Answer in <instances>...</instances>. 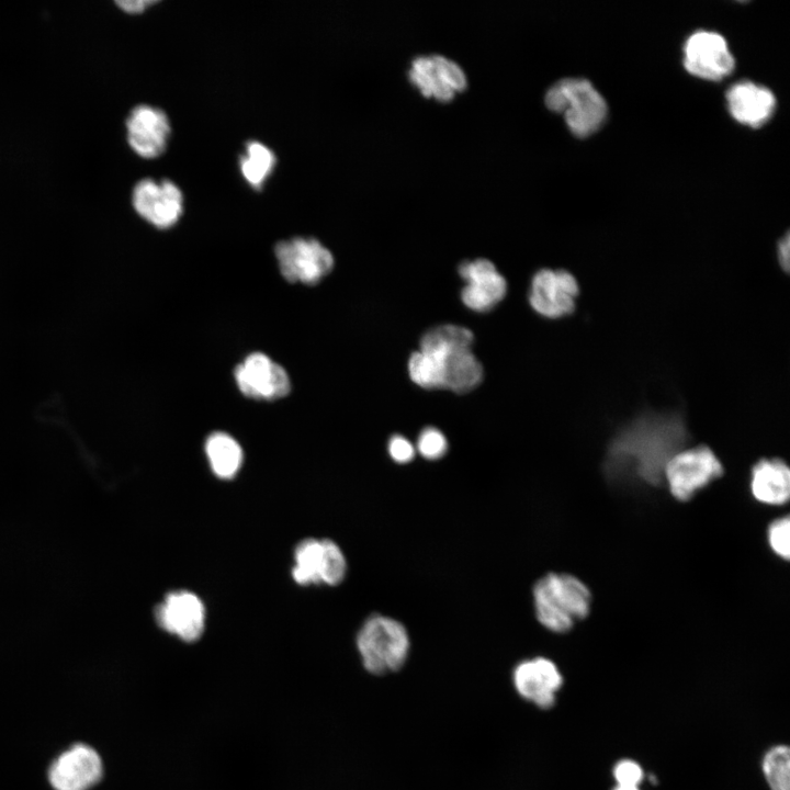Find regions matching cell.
<instances>
[{"label":"cell","mask_w":790,"mask_h":790,"mask_svg":"<svg viewBox=\"0 0 790 790\" xmlns=\"http://www.w3.org/2000/svg\"><path fill=\"white\" fill-rule=\"evenodd\" d=\"M679 411H644L623 425L608 444L605 472L616 482L661 485L668 460L688 441Z\"/></svg>","instance_id":"1"},{"label":"cell","mask_w":790,"mask_h":790,"mask_svg":"<svg viewBox=\"0 0 790 790\" xmlns=\"http://www.w3.org/2000/svg\"><path fill=\"white\" fill-rule=\"evenodd\" d=\"M473 340V332L462 326L429 329L421 337L420 350L408 360L409 377L428 390L472 391L483 379V366L471 350Z\"/></svg>","instance_id":"2"},{"label":"cell","mask_w":790,"mask_h":790,"mask_svg":"<svg viewBox=\"0 0 790 790\" xmlns=\"http://www.w3.org/2000/svg\"><path fill=\"white\" fill-rule=\"evenodd\" d=\"M539 623L554 633L569 632L590 613L592 594L577 576L551 572L540 577L532 589Z\"/></svg>","instance_id":"3"},{"label":"cell","mask_w":790,"mask_h":790,"mask_svg":"<svg viewBox=\"0 0 790 790\" xmlns=\"http://www.w3.org/2000/svg\"><path fill=\"white\" fill-rule=\"evenodd\" d=\"M362 665L381 676L400 669L407 661L410 640L405 625L394 618L375 613L360 628L356 639Z\"/></svg>","instance_id":"4"},{"label":"cell","mask_w":790,"mask_h":790,"mask_svg":"<svg viewBox=\"0 0 790 790\" xmlns=\"http://www.w3.org/2000/svg\"><path fill=\"white\" fill-rule=\"evenodd\" d=\"M546 106L564 113L569 131L577 137L597 132L607 117V103L594 86L583 78H564L548 89Z\"/></svg>","instance_id":"5"},{"label":"cell","mask_w":790,"mask_h":790,"mask_svg":"<svg viewBox=\"0 0 790 790\" xmlns=\"http://www.w3.org/2000/svg\"><path fill=\"white\" fill-rule=\"evenodd\" d=\"M723 473V464L714 451L698 444L680 449L668 460L663 481L676 500L688 501Z\"/></svg>","instance_id":"6"},{"label":"cell","mask_w":790,"mask_h":790,"mask_svg":"<svg viewBox=\"0 0 790 790\" xmlns=\"http://www.w3.org/2000/svg\"><path fill=\"white\" fill-rule=\"evenodd\" d=\"M105 766L97 748L75 742L49 763L46 779L53 790H91L104 777Z\"/></svg>","instance_id":"7"},{"label":"cell","mask_w":790,"mask_h":790,"mask_svg":"<svg viewBox=\"0 0 790 790\" xmlns=\"http://www.w3.org/2000/svg\"><path fill=\"white\" fill-rule=\"evenodd\" d=\"M274 255L282 276L289 282L316 284L334 267L331 252L314 238L279 241Z\"/></svg>","instance_id":"8"},{"label":"cell","mask_w":790,"mask_h":790,"mask_svg":"<svg viewBox=\"0 0 790 790\" xmlns=\"http://www.w3.org/2000/svg\"><path fill=\"white\" fill-rule=\"evenodd\" d=\"M578 294V282L571 272L542 269L532 278L529 303L544 317L561 318L575 311Z\"/></svg>","instance_id":"9"},{"label":"cell","mask_w":790,"mask_h":790,"mask_svg":"<svg viewBox=\"0 0 790 790\" xmlns=\"http://www.w3.org/2000/svg\"><path fill=\"white\" fill-rule=\"evenodd\" d=\"M408 78L424 95L439 101L451 100L466 86L463 68L453 59L440 54L415 57L408 69Z\"/></svg>","instance_id":"10"},{"label":"cell","mask_w":790,"mask_h":790,"mask_svg":"<svg viewBox=\"0 0 790 790\" xmlns=\"http://www.w3.org/2000/svg\"><path fill=\"white\" fill-rule=\"evenodd\" d=\"M132 203L138 215L158 228L173 226L183 212L182 192L167 179L138 181L133 189Z\"/></svg>","instance_id":"11"},{"label":"cell","mask_w":790,"mask_h":790,"mask_svg":"<svg viewBox=\"0 0 790 790\" xmlns=\"http://www.w3.org/2000/svg\"><path fill=\"white\" fill-rule=\"evenodd\" d=\"M235 380L239 391L255 399L274 400L291 391L286 371L261 352L249 354L237 365Z\"/></svg>","instance_id":"12"},{"label":"cell","mask_w":790,"mask_h":790,"mask_svg":"<svg viewBox=\"0 0 790 790\" xmlns=\"http://www.w3.org/2000/svg\"><path fill=\"white\" fill-rule=\"evenodd\" d=\"M734 65L722 35L699 31L686 41L684 66L691 75L707 80H721L733 71Z\"/></svg>","instance_id":"13"},{"label":"cell","mask_w":790,"mask_h":790,"mask_svg":"<svg viewBox=\"0 0 790 790\" xmlns=\"http://www.w3.org/2000/svg\"><path fill=\"white\" fill-rule=\"evenodd\" d=\"M204 618L202 601L187 590L169 592L155 609L158 627L184 642H195L201 637Z\"/></svg>","instance_id":"14"},{"label":"cell","mask_w":790,"mask_h":790,"mask_svg":"<svg viewBox=\"0 0 790 790\" xmlns=\"http://www.w3.org/2000/svg\"><path fill=\"white\" fill-rule=\"evenodd\" d=\"M512 682L521 698L546 710L555 703L556 693L563 686V676L553 661L533 657L515 667Z\"/></svg>","instance_id":"15"},{"label":"cell","mask_w":790,"mask_h":790,"mask_svg":"<svg viewBox=\"0 0 790 790\" xmlns=\"http://www.w3.org/2000/svg\"><path fill=\"white\" fill-rule=\"evenodd\" d=\"M460 276L466 282L461 291L462 302L475 312H487L499 303L507 292L505 278L487 259L464 261L459 267Z\"/></svg>","instance_id":"16"},{"label":"cell","mask_w":790,"mask_h":790,"mask_svg":"<svg viewBox=\"0 0 790 790\" xmlns=\"http://www.w3.org/2000/svg\"><path fill=\"white\" fill-rule=\"evenodd\" d=\"M127 142L143 158L160 156L167 146L170 123L167 114L155 106L138 104L126 120Z\"/></svg>","instance_id":"17"},{"label":"cell","mask_w":790,"mask_h":790,"mask_svg":"<svg viewBox=\"0 0 790 790\" xmlns=\"http://www.w3.org/2000/svg\"><path fill=\"white\" fill-rule=\"evenodd\" d=\"M749 490L766 506L780 507L790 498V470L780 458H763L751 469Z\"/></svg>","instance_id":"18"},{"label":"cell","mask_w":790,"mask_h":790,"mask_svg":"<svg viewBox=\"0 0 790 790\" xmlns=\"http://www.w3.org/2000/svg\"><path fill=\"white\" fill-rule=\"evenodd\" d=\"M731 115L751 127L764 125L772 115L776 100L772 92L751 81L733 84L726 93Z\"/></svg>","instance_id":"19"},{"label":"cell","mask_w":790,"mask_h":790,"mask_svg":"<svg viewBox=\"0 0 790 790\" xmlns=\"http://www.w3.org/2000/svg\"><path fill=\"white\" fill-rule=\"evenodd\" d=\"M205 452L213 472L221 478H232L242 463V450L229 435L216 431L208 436Z\"/></svg>","instance_id":"20"},{"label":"cell","mask_w":790,"mask_h":790,"mask_svg":"<svg viewBox=\"0 0 790 790\" xmlns=\"http://www.w3.org/2000/svg\"><path fill=\"white\" fill-rule=\"evenodd\" d=\"M240 170L247 182L253 188H260L272 173L275 156L266 145L251 140L246 145L245 154L240 157Z\"/></svg>","instance_id":"21"},{"label":"cell","mask_w":790,"mask_h":790,"mask_svg":"<svg viewBox=\"0 0 790 790\" xmlns=\"http://www.w3.org/2000/svg\"><path fill=\"white\" fill-rule=\"evenodd\" d=\"M295 566L292 569L294 580L300 585L321 583V540L306 539L295 550Z\"/></svg>","instance_id":"22"},{"label":"cell","mask_w":790,"mask_h":790,"mask_svg":"<svg viewBox=\"0 0 790 790\" xmlns=\"http://www.w3.org/2000/svg\"><path fill=\"white\" fill-rule=\"evenodd\" d=\"M761 768L770 790H790V749L787 745L769 748Z\"/></svg>","instance_id":"23"},{"label":"cell","mask_w":790,"mask_h":790,"mask_svg":"<svg viewBox=\"0 0 790 790\" xmlns=\"http://www.w3.org/2000/svg\"><path fill=\"white\" fill-rule=\"evenodd\" d=\"M321 561V583L329 586L340 584L347 573V561L341 549L334 541L324 539Z\"/></svg>","instance_id":"24"},{"label":"cell","mask_w":790,"mask_h":790,"mask_svg":"<svg viewBox=\"0 0 790 790\" xmlns=\"http://www.w3.org/2000/svg\"><path fill=\"white\" fill-rule=\"evenodd\" d=\"M767 542L775 555L785 561L790 556V518L788 515L774 519L767 528Z\"/></svg>","instance_id":"25"},{"label":"cell","mask_w":790,"mask_h":790,"mask_svg":"<svg viewBox=\"0 0 790 790\" xmlns=\"http://www.w3.org/2000/svg\"><path fill=\"white\" fill-rule=\"evenodd\" d=\"M417 451L427 460H438L448 451V441L444 435L433 427L425 428L417 440Z\"/></svg>","instance_id":"26"},{"label":"cell","mask_w":790,"mask_h":790,"mask_svg":"<svg viewBox=\"0 0 790 790\" xmlns=\"http://www.w3.org/2000/svg\"><path fill=\"white\" fill-rule=\"evenodd\" d=\"M617 785L639 787L644 778L642 766L632 759H621L613 767Z\"/></svg>","instance_id":"27"},{"label":"cell","mask_w":790,"mask_h":790,"mask_svg":"<svg viewBox=\"0 0 790 790\" xmlns=\"http://www.w3.org/2000/svg\"><path fill=\"white\" fill-rule=\"evenodd\" d=\"M387 450L393 461L399 464L409 463L415 458V447L403 436L395 435L391 437Z\"/></svg>","instance_id":"28"},{"label":"cell","mask_w":790,"mask_h":790,"mask_svg":"<svg viewBox=\"0 0 790 790\" xmlns=\"http://www.w3.org/2000/svg\"><path fill=\"white\" fill-rule=\"evenodd\" d=\"M777 258L780 268L788 273L790 267V237L788 233L778 241Z\"/></svg>","instance_id":"29"},{"label":"cell","mask_w":790,"mask_h":790,"mask_svg":"<svg viewBox=\"0 0 790 790\" xmlns=\"http://www.w3.org/2000/svg\"><path fill=\"white\" fill-rule=\"evenodd\" d=\"M155 3V1L148 0H128V1H116V4L127 13H140L146 9L147 5Z\"/></svg>","instance_id":"30"},{"label":"cell","mask_w":790,"mask_h":790,"mask_svg":"<svg viewBox=\"0 0 790 790\" xmlns=\"http://www.w3.org/2000/svg\"><path fill=\"white\" fill-rule=\"evenodd\" d=\"M613 790H640V788H639V787H635V786H620V785H617V786L613 788Z\"/></svg>","instance_id":"31"}]
</instances>
